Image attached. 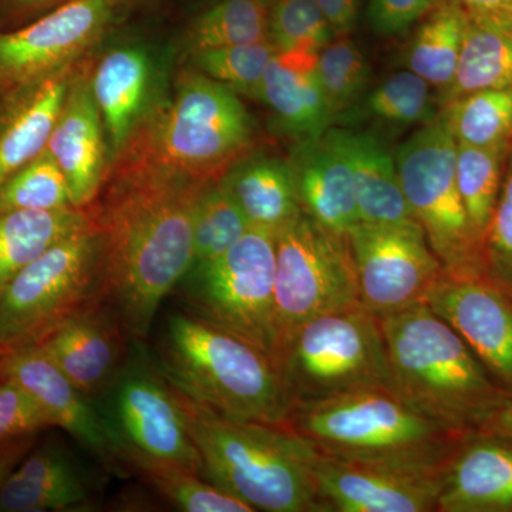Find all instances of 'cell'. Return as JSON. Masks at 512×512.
<instances>
[{
	"label": "cell",
	"instance_id": "obj_35",
	"mask_svg": "<svg viewBox=\"0 0 512 512\" xmlns=\"http://www.w3.org/2000/svg\"><path fill=\"white\" fill-rule=\"evenodd\" d=\"M316 70L335 120L362 100L370 67L365 53L350 36L333 37L318 53Z\"/></svg>",
	"mask_w": 512,
	"mask_h": 512
},
{
	"label": "cell",
	"instance_id": "obj_12",
	"mask_svg": "<svg viewBox=\"0 0 512 512\" xmlns=\"http://www.w3.org/2000/svg\"><path fill=\"white\" fill-rule=\"evenodd\" d=\"M94 402L116 448L119 468L120 458L133 454L178 464L204 477L173 387L141 340H133L120 372Z\"/></svg>",
	"mask_w": 512,
	"mask_h": 512
},
{
	"label": "cell",
	"instance_id": "obj_37",
	"mask_svg": "<svg viewBox=\"0 0 512 512\" xmlns=\"http://www.w3.org/2000/svg\"><path fill=\"white\" fill-rule=\"evenodd\" d=\"M70 207L73 205L66 177L47 150L0 187V212L56 211Z\"/></svg>",
	"mask_w": 512,
	"mask_h": 512
},
{
	"label": "cell",
	"instance_id": "obj_20",
	"mask_svg": "<svg viewBox=\"0 0 512 512\" xmlns=\"http://www.w3.org/2000/svg\"><path fill=\"white\" fill-rule=\"evenodd\" d=\"M46 150L69 185L74 208L96 200L104 177V140L99 107L86 79L72 80Z\"/></svg>",
	"mask_w": 512,
	"mask_h": 512
},
{
	"label": "cell",
	"instance_id": "obj_3",
	"mask_svg": "<svg viewBox=\"0 0 512 512\" xmlns=\"http://www.w3.org/2000/svg\"><path fill=\"white\" fill-rule=\"evenodd\" d=\"M173 390L205 480L254 511L329 512L312 473L318 451L309 441L284 424L228 419Z\"/></svg>",
	"mask_w": 512,
	"mask_h": 512
},
{
	"label": "cell",
	"instance_id": "obj_4",
	"mask_svg": "<svg viewBox=\"0 0 512 512\" xmlns=\"http://www.w3.org/2000/svg\"><path fill=\"white\" fill-rule=\"evenodd\" d=\"M151 359L170 386L221 416L265 424L288 419L291 402L274 359L190 313L167 316Z\"/></svg>",
	"mask_w": 512,
	"mask_h": 512
},
{
	"label": "cell",
	"instance_id": "obj_38",
	"mask_svg": "<svg viewBox=\"0 0 512 512\" xmlns=\"http://www.w3.org/2000/svg\"><path fill=\"white\" fill-rule=\"evenodd\" d=\"M433 87L412 70L394 73L367 96L365 107L370 116L392 124L431 123L440 113Z\"/></svg>",
	"mask_w": 512,
	"mask_h": 512
},
{
	"label": "cell",
	"instance_id": "obj_7",
	"mask_svg": "<svg viewBox=\"0 0 512 512\" xmlns=\"http://www.w3.org/2000/svg\"><path fill=\"white\" fill-rule=\"evenodd\" d=\"M101 299H107L106 254L92 222L37 256L0 292V356L36 345Z\"/></svg>",
	"mask_w": 512,
	"mask_h": 512
},
{
	"label": "cell",
	"instance_id": "obj_22",
	"mask_svg": "<svg viewBox=\"0 0 512 512\" xmlns=\"http://www.w3.org/2000/svg\"><path fill=\"white\" fill-rule=\"evenodd\" d=\"M96 484L66 450L30 451L0 491V512L82 511L93 507Z\"/></svg>",
	"mask_w": 512,
	"mask_h": 512
},
{
	"label": "cell",
	"instance_id": "obj_29",
	"mask_svg": "<svg viewBox=\"0 0 512 512\" xmlns=\"http://www.w3.org/2000/svg\"><path fill=\"white\" fill-rule=\"evenodd\" d=\"M92 222L90 212L74 207L0 212V292L37 256Z\"/></svg>",
	"mask_w": 512,
	"mask_h": 512
},
{
	"label": "cell",
	"instance_id": "obj_5",
	"mask_svg": "<svg viewBox=\"0 0 512 512\" xmlns=\"http://www.w3.org/2000/svg\"><path fill=\"white\" fill-rule=\"evenodd\" d=\"M284 426L323 456L441 474L463 436L414 410L389 387L293 404Z\"/></svg>",
	"mask_w": 512,
	"mask_h": 512
},
{
	"label": "cell",
	"instance_id": "obj_18",
	"mask_svg": "<svg viewBox=\"0 0 512 512\" xmlns=\"http://www.w3.org/2000/svg\"><path fill=\"white\" fill-rule=\"evenodd\" d=\"M0 377L18 383L60 427L104 466L120 471L116 448L96 402L80 392L37 346L0 356Z\"/></svg>",
	"mask_w": 512,
	"mask_h": 512
},
{
	"label": "cell",
	"instance_id": "obj_48",
	"mask_svg": "<svg viewBox=\"0 0 512 512\" xmlns=\"http://www.w3.org/2000/svg\"><path fill=\"white\" fill-rule=\"evenodd\" d=\"M13 5L23 10H35L53 5V3L63 2V0H12Z\"/></svg>",
	"mask_w": 512,
	"mask_h": 512
},
{
	"label": "cell",
	"instance_id": "obj_36",
	"mask_svg": "<svg viewBox=\"0 0 512 512\" xmlns=\"http://www.w3.org/2000/svg\"><path fill=\"white\" fill-rule=\"evenodd\" d=\"M249 228L247 218L221 180L211 183L202 192L195 212L192 265L225 254Z\"/></svg>",
	"mask_w": 512,
	"mask_h": 512
},
{
	"label": "cell",
	"instance_id": "obj_11",
	"mask_svg": "<svg viewBox=\"0 0 512 512\" xmlns=\"http://www.w3.org/2000/svg\"><path fill=\"white\" fill-rule=\"evenodd\" d=\"M275 239L276 357L309 320L362 302L348 237L302 212Z\"/></svg>",
	"mask_w": 512,
	"mask_h": 512
},
{
	"label": "cell",
	"instance_id": "obj_33",
	"mask_svg": "<svg viewBox=\"0 0 512 512\" xmlns=\"http://www.w3.org/2000/svg\"><path fill=\"white\" fill-rule=\"evenodd\" d=\"M274 0H215L188 30L194 53L251 45L269 39V12Z\"/></svg>",
	"mask_w": 512,
	"mask_h": 512
},
{
	"label": "cell",
	"instance_id": "obj_15",
	"mask_svg": "<svg viewBox=\"0 0 512 512\" xmlns=\"http://www.w3.org/2000/svg\"><path fill=\"white\" fill-rule=\"evenodd\" d=\"M424 303L473 350L494 382L512 397V298L485 278L444 274Z\"/></svg>",
	"mask_w": 512,
	"mask_h": 512
},
{
	"label": "cell",
	"instance_id": "obj_6",
	"mask_svg": "<svg viewBox=\"0 0 512 512\" xmlns=\"http://www.w3.org/2000/svg\"><path fill=\"white\" fill-rule=\"evenodd\" d=\"M254 121L237 93L204 73L184 74L173 99L158 111L128 156L215 183L248 156ZM123 151V150H121Z\"/></svg>",
	"mask_w": 512,
	"mask_h": 512
},
{
	"label": "cell",
	"instance_id": "obj_43",
	"mask_svg": "<svg viewBox=\"0 0 512 512\" xmlns=\"http://www.w3.org/2000/svg\"><path fill=\"white\" fill-rule=\"evenodd\" d=\"M441 2L443 0H370V22L380 35H400Z\"/></svg>",
	"mask_w": 512,
	"mask_h": 512
},
{
	"label": "cell",
	"instance_id": "obj_1",
	"mask_svg": "<svg viewBox=\"0 0 512 512\" xmlns=\"http://www.w3.org/2000/svg\"><path fill=\"white\" fill-rule=\"evenodd\" d=\"M124 163L90 217L103 235L107 302L128 338L143 342L194 264L195 212L211 183L136 157Z\"/></svg>",
	"mask_w": 512,
	"mask_h": 512
},
{
	"label": "cell",
	"instance_id": "obj_25",
	"mask_svg": "<svg viewBox=\"0 0 512 512\" xmlns=\"http://www.w3.org/2000/svg\"><path fill=\"white\" fill-rule=\"evenodd\" d=\"M329 134L348 158L360 222L416 221L404 197L393 154L369 133L330 127Z\"/></svg>",
	"mask_w": 512,
	"mask_h": 512
},
{
	"label": "cell",
	"instance_id": "obj_24",
	"mask_svg": "<svg viewBox=\"0 0 512 512\" xmlns=\"http://www.w3.org/2000/svg\"><path fill=\"white\" fill-rule=\"evenodd\" d=\"M69 67L19 87L0 120V187L46 150L69 92Z\"/></svg>",
	"mask_w": 512,
	"mask_h": 512
},
{
	"label": "cell",
	"instance_id": "obj_26",
	"mask_svg": "<svg viewBox=\"0 0 512 512\" xmlns=\"http://www.w3.org/2000/svg\"><path fill=\"white\" fill-rule=\"evenodd\" d=\"M221 183L251 228L276 235L302 214L291 164L278 158H242Z\"/></svg>",
	"mask_w": 512,
	"mask_h": 512
},
{
	"label": "cell",
	"instance_id": "obj_21",
	"mask_svg": "<svg viewBox=\"0 0 512 512\" xmlns=\"http://www.w3.org/2000/svg\"><path fill=\"white\" fill-rule=\"evenodd\" d=\"M289 164L303 214L348 237L360 222L355 183L348 158L329 130L315 140L299 141Z\"/></svg>",
	"mask_w": 512,
	"mask_h": 512
},
{
	"label": "cell",
	"instance_id": "obj_9",
	"mask_svg": "<svg viewBox=\"0 0 512 512\" xmlns=\"http://www.w3.org/2000/svg\"><path fill=\"white\" fill-rule=\"evenodd\" d=\"M275 234L249 228L225 254L192 265L174 291L184 312L276 353Z\"/></svg>",
	"mask_w": 512,
	"mask_h": 512
},
{
	"label": "cell",
	"instance_id": "obj_32",
	"mask_svg": "<svg viewBox=\"0 0 512 512\" xmlns=\"http://www.w3.org/2000/svg\"><path fill=\"white\" fill-rule=\"evenodd\" d=\"M458 144L471 147H510L512 87L484 89L457 97L440 107Z\"/></svg>",
	"mask_w": 512,
	"mask_h": 512
},
{
	"label": "cell",
	"instance_id": "obj_14",
	"mask_svg": "<svg viewBox=\"0 0 512 512\" xmlns=\"http://www.w3.org/2000/svg\"><path fill=\"white\" fill-rule=\"evenodd\" d=\"M117 0H67L49 15L0 35V83L22 87L66 69L94 45Z\"/></svg>",
	"mask_w": 512,
	"mask_h": 512
},
{
	"label": "cell",
	"instance_id": "obj_40",
	"mask_svg": "<svg viewBox=\"0 0 512 512\" xmlns=\"http://www.w3.org/2000/svg\"><path fill=\"white\" fill-rule=\"evenodd\" d=\"M276 52L274 43L268 39L251 45L195 53V63L215 82L225 84L235 93L256 97L266 67Z\"/></svg>",
	"mask_w": 512,
	"mask_h": 512
},
{
	"label": "cell",
	"instance_id": "obj_44",
	"mask_svg": "<svg viewBox=\"0 0 512 512\" xmlns=\"http://www.w3.org/2000/svg\"><path fill=\"white\" fill-rule=\"evenodd\" d=\"M333 36H350L360 15V0H315Z\"/></svg>",
	"mask_w": 512,
	"mask_h": 512
},
{
	"label": "cell",
	"instance_id": "obj_31",
	"mask_svg": "<svg viewBox=\"0 0 512 512\" xmlns=\"http://www.w3.org/2000/svg\"><path fill=\"white\" fill-rule=\"evenodd\" d=\"M120 470L136 474L180 511L254 512L244 501L178 464L127 454L120 458Z\"/></svg>",
	"mask_w": 512,
	"mask_h": 512
},
{
	"label": "cell",
	"instance_id": "obj_13",
	"mask_svg": "<svg viewBox=\"0 0 512 512\" xmlns=\"http://www.w3.org/2000/svg\"><path fill=\"white\" fill-rule=\"evenodd\" d=\"M348 241L360 302L376 316L423 303L446 274L417 221L359 222Z\"/></svg>",
	"mask_w": 512,
	"mask_h": 512
},
{
	"label": "cell",
	"instance_id": "obj_19",
	"mask_svg": "<svg viewBox=\"0 0 512 512\" xmlns=\"http://www.w3.org/2000/svg\"><path fill=\"white\" fill-rule=\"evenodd\" d=\"M437 512H512V440L464 437L441 471Z\"/></svg>",
	"mask_w": 512,
	"mask_h": 512
},
{
	"label": "cell",
	"instance_id": "obj_46",
	"mask_svg": "<svg viewBox=\"0 0 512 512\" xmlns=\"http://www.w3.org/2000/svg\"><path fill=\"white\" fill-rule=\"evenodd\" d=\"M485 433L500 434V436L512 440V397H508L503 406L494 414Z\"/></svg>",
	"mask_w": 512,
	"mask_h": 512
},
{
	"label": "cell",
	"instance_id": "obj_23",
	"mask_svg": "<svg viewBox=\"0 0 512 512\" xmlns=\"http://www.w3.org/2000/svg\"><path fill=\"white\" fill-rule=\"evenodd\" d=\"M316 64L313 53L276 52L256 94L282 130L298 141L322 137L335 121Z\"/></svg>",
	"mask_w": 512,
	"mask_h": 512
},
{
	"label": "cell",
	"instance_id": "obj_34",
	"mask_svg": "<svg viewBox=\"0 0 512 512\" xmlns=\"http://www.w3.org/2000/svg\"><path fill=\"white\" fill-rule=\"evenodd\" d=\"M508 148L471 147L457 143L458 191L471 227L483 245L500 195Z\"/></svg>",
	"mask_w": 512,
	"mask_h": 512
},
{
	"label": "cell",
	"instance_id": "obj_16",
	"mask_svg": "<svg viewBox=\"0 0 512 512\" xmlns=\"http://www.w3.org/2000/svg\"><path fill=\"white\" fill-rule=\"evenodd\" d=\"M312 473L329 512H437L441 474L316 453Z\"/></svg>",
	"mask_w": 512,
	"mask_h": 512
},
{
	"label": "cell",
	"instance_id": "obj_28",
	"mask_svg": "<svg viewBox=\"0 0 512 512\" xmlns=\"http://www.w3.org/2000/svg\"><path fill=\"white\" fill-rule=\"evenodd\" d=\"M150 79L148 57L137 49L113 50L94 72L90 87L116 153L133 137L146 107Z\"/></svg>",
	"mask_w": 512,
	"mask_h": 512
},
{
	"label": "cell",
	"instance_id": "obj_42",
	"mask_svg": "<svg viewBox=\"0 0 512 512\" xmlns=\"http://www.w3.org/2000/svg\"><path fill=\"white\" fill-rule=\"evenodd\" d=\"M52 423L32 396L12 380L0 377V443L37 436Z\"/></svg>",
	"mask_w": 512,
	"mask_h": 512
},
{
	"label": "cell",
	"instance_id": "obj_8",
	"mask_svg": "<svg viewBox=\"0 0 512 512\" xmlns=\"http://www.w3.org/2000/svg\"><path fill=\"white\" fill-rule=\"evenodd\" d=\"M275 366L291 406L390 389L382 323L363 305L306 322L279 350Z\"/></svg>",
	"mask_w": 512,
	"mask_h": 512
},
{
	"label": "cell",
	"instance_id": "obj_45",
	"mask_svg": "<svg viewBox=\"0 0 512 512\" xmlns=\"http://www.w3.org/2000/svg\"><path fill=\"white\" fill-rule=\"evenodd\" d=\"M35 443L36 436L22 437V439L0 443V491L5 487L9 477L15 473L16 468L35 447Z\"/></svg>",
	"mask_w": 512,
	"mask_h": 512
},
{
	"label": "cell",
	"instance_id": "obj_39",
	"mask_svg": "<svg viewBox=\"0 0 512 512\" xmlns=\"http://www.w3.org/2000/svg\"><path fill=\"white\" fill-rule=\"evenodd\" d=\"M333 32L315 0H274L269 12V40L278 52L318 55Z\"/></svg>",
	"mask_w": 512,
	"mask_h": 512
},
{
	"label": "cell",
	"instance_id": "obj_30",
	"mask_svg": "<svg viewBox=\"0 0 512 512\" xmlns=\"http://www.w3.org/2000/svg\"><path fill=\"white\" fill-rule=\"evenodd\" d=\"M467 10L456 0H443L421 19L407 49V69L443 92L457 72L467 28Z\"/></svg>",
	"mask_w": 512,
	"mask_h": 512
},
{
	"label": "cell",
	"instance_id": "obj_2",
	"mask_svg": "<svg viewBox=\"0 0 512 512\" xmlns=\"http://www.w3.org/2000/svg\"><path fill=\"white\" fill-rule=\"evenodd\" d=\"M379 318L390 389L451 433L485 431L510 396L456 330L424 302Z\"/></svg>",
	"mask_w": 512,
	"mask_h": 512
},
{
	"label": "cell",
	"instance_id": "obj_41",
	"mask_svg": "<svg viewBox=\"0 0 512 512\" xmlns=\"http://www.w3.org/2000/svg\"><path fill=\"white\" fill-rule=\"evenodd\" d=\"M485 279L512 298V141L503 183L484 242Z\"/></svg>",
	"mask_w": 512,
	"mask_h": 512
},
{
	"label": "cell",
	"instance_id": "obj_27",
	"mask_svg": "<svg viewBox=\"0 0 512 512\" xmlns=\"http://www.w3.org/2000/svg\"><path fill=\"white\" fill-rule=\"evenodd\" d=\"M467 13L460 62L453 82L437 93L440 107L478 90L512 87V13Z\"/></svg>",
	"mask_w": 512,
	"mask_h": 512
},
{
	"label": "cell",
	"instance_id": "obj_47",
	"mask_svg": "<svg viewBox=\"0 0 512 512\" xmlns=\"http://www.w3.org/2000/svg\"><path fill=\"white\" fill-rule=\"evenodd\" d=\"M467 12L512 13V0H456Z\"/></svg>",
	"mask_w": 512,
	"mask_h": 512
},
{
	"label": "cell",
	"instance_id": "obj_17",
	"mask_svg": "<svg viewBox=\"0 0 512 512\" xmlns=\"http://www.w3.org/2000/svg\"><path fill=\"white\" fill-rule=\"evenodd\" d=\"M126 330L113 306L101 299L63 320L36 343L43 353L90 399L113 382L128 355Z\"/></svg>",
	"mask_w": 512,
	"mask_h": 512
},
{
	"label": "cell",
	"instance_id": "obj_10",
	"mask_svg": "<svg viewBox=\"0 0 512 512\" xmlns=\"http://www.w3.org/2000/svg\"><path fill=\"white\" fill-rule=\"evenodd\" d=\"M407 204L444 272L485 278L484 245L468 220L456 180L457 141L444 117L424 124L397 148Z\"/></svg>",
	"mask_w": 512,
	"mask_h": 512
}]
</instances>
